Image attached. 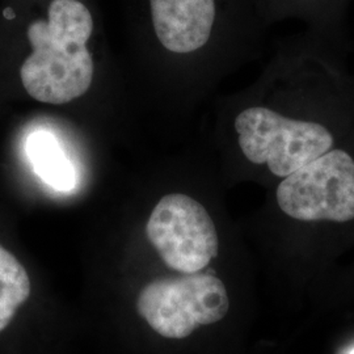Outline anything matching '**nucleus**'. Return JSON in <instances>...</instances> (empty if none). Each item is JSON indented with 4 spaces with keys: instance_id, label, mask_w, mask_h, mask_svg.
Returning <instances> with one entry per match:
<instances>
[{
    "instance_id": "nucleus-4",
    "label": "nucleus",
    "mask_w": 354,
    "mask_h": 354,
    "mask_svg": "<svg viewBox=\"0 0 354 354\" xmlns=\"http://www.w3.org/2000/svg\"><path fill=\"white\" fill-rule=\"evenodd\" d=\"M228 308L225 283L201 272L151 281L137 299L140 317L169 340L187 339L196 329L221 322Z\"/></svg>"
},
{
    "instance_id": "nucleus-7",
    "label": "nucleus",
    "mask_w": 354,
    "mask_h": 354,
    "mask_svg": "<svg viewBox=\"0 0 354 354\" xmlns=\"http://www.w3.org/2000/svg\"><path fill=\"white\" fill-rule=\"evenodd\" d=\"M266 24L298 20L330 37L349 38L346 17L354 0H260Z\"/></svg>"
},
{
    "instance_id": "nucleus-9",
    "label": "nucleus",
    "mask_w": 354,
    "mask_h": 354,
    "mask_svg": "<svg viewBox=\"0 0 354 354\" xmlns=\"http://www.w3.org/2000/svg\"><path fill=\"white\" fill-rule=\"evenodd\" d=\"M30 291L26 268L0 245V332L10 326L17 310L29 299Z\"/></svg>"
},
{
    "instance_id": "nucleus-8",
    "label": "nucleus",
    "mask_w": 354,
    "mask_h": 354,
    "mask_svg": "<svg viewBox=\"0 0 354 354\" xmlns=\"http://www.w3.org/2000/svg\"><path fill=\"white\" fill-rule=\"evenodd\" d=\"M26 153L38 177L53 189L70 192L75 188V165L50 131L37 130L32 133L26 142Z\"/></svg>"
},
{
    "instance_id": "nucleus-5",
    "label": "nucleus",
    "mask_w": 354,
    "mask_h": 354,
    "mask_svg": "<svg viewBox=\"0 0 354 354\" xmlns=\"http://www.w3.org/2000/svg\"><path fill=\"white\" fill-rule=\"evenodd\" d=\"M146 234L165 266L183 274L201 272L219 252L213 216L189 194L165 196L152 210Z\"/></svg>"
},
{
    "instance_id": "nucleus-10",
    "label": "nucleus",
    "mask_w": 354,
    "mask_h": 354,
    "mask_svg": "<svg viewBox=\"0 0 354 354\" xmlns=\"http://www.w3.org/2000/svg\"><path fill=\"white\" fill-rule=\"evenodd\" d=\"M351 354H354V351H353V352H352V353H351Z\"/></svg>"
},
{
    "instance_id": "nucleus-2",
    "label": "nucleus",
    "mask_w": 354,
    "mask_h": 354,
    "mask_svg": "<svg viewBox=\"0 0 354 354\" xmlns=\"http://www.w3.org/2000/svg\"><path fill=\"white\" fill-rule=\"evenodd\" d=\"M92 30V15L83 3L51 1L48 20H36L26 30L32 54L21 66L20 77L30 97L61 105L88 91L93 59L87 42Z\"/></svg>"
},
{
    "instance_id": "nucleus-3",
    "label": "nucleus",
    "mask_w": 354,
    "mask_h": 354,
    "mask_svg": "<svg viewBox=\"0 0 354 354\" xmlns=\"http://www.w3.org/2000/svg\"><path fill=\"white\" fill-rule=\"evenodd\" d=\"M279 218L301 227L354 225V130L332 150L276 183Z\"/></svg>"
},
{
    "instance_id": "nucleus-6",
    "label": "nucleus",
    "mask_w": 354,
    "mask_h": 354,
    "mask_svg": "<svg viewBox=\"0 0 354 354\" xmlns=\"http://www.w3.org/2000/svg\"><path fill=\"white\" fill-rule=\"evenodd\" d=\"M150 6L155 33L167 50L193 55L214 41L218 0H150Z\"/></svg>"
},
{
    "instance_id": "nucleus-1",
    "label": "nucleus",
    "mask_w": 354,
    "mask_h": 354,
    "mask_svg": "<svg viewBox=\"0 0 354 354\" xmlns=\"http://www.w3.org/2000/svg\"><path fill=\"white\" fill-rule=\"evenodd\" d=\"M351 38L304 28L279 48L251 96L235 108L238 165L277 183L332 150L354 130Z\"/></svg>"
}]
</instances>
